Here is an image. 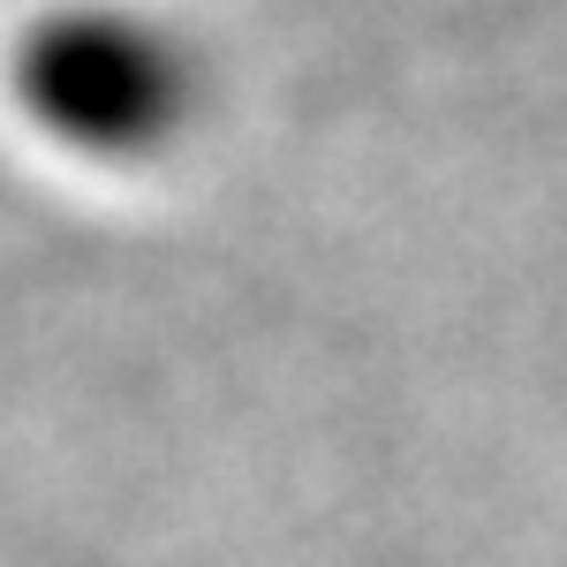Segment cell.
Listing matches in <instances>:
<instances>
[{"label": "cell", "instance_id": "1", "mask_svg": "<svg viewBox=\"0 0 567 567\" xmlns=\"http://www.w3.org/2000/svg\"><path fill=\"white\" fill-rule=\"evenodd\" d=\"M16 106L91 167L167 159L197 122V53L130 0H61L16 39Z\"/></svg>", "mask_w": 567, "mask_h": 567}]
</instances>
